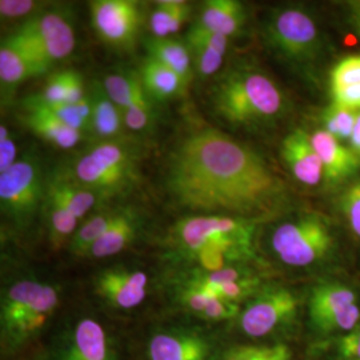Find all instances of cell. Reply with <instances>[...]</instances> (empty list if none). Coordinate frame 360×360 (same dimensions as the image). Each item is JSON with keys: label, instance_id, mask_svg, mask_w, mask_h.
<instances>
[{"label": "cell", "instance_id": "1", "mask_svg": "<svg viewBox=\"0 0 360 360\" xmlns=\"http://www.w3.org/2000/svg\"><path fill=\"white\" fill-rule=\"evenodd\" d=\"M165 186L191 215L263 219L290 206L288 187L251 147L215 129L184 136L168 156Z\"/></svg>", "mask_w": 360, "mask_h": 360}, {"label": "cell", "instance_id": "2", "mask_svg": "<svg viewBox=\"0 0 360 360\" xmlns=\"http://www.w3.org/2000/svg\"><path fill=\"white\" fill-rule=\"evenodd\" d=\"M208 102L212 114L229 127L252 132L275 129L292 107L283 87L250 59L235 62L217 77Z\"/></svg>", "mask_w": 360, "mask_h": 360}, {"label": "cell", "instance_id": "3", "mask_svg": "<svg viewBox=\"0 0 360 360\" xmlns=\"http://www.w3.org/2000/svg\"><path fill=\"white\" fill-rule=\"evenodd\" d=\"M262 38L272 55L303 77H314L327 58V35L318 15L306 6L274 8L263 22Z\"/></svg>", "mask_w": 360, "mask_h": 360}, {"label": "cell", "instance_id": "4", "mask_svg": "<svg viewBox=\"0 0 360 360\" xmlns=\"http://www.w3.org/2000/svg\"><path fill=\"white\" fill-rule=\"evenodd\" d=\"M142 151L129 138L91 143L70 172L96 195L99 206L132 193L142 179Z\"/></svg>", "mask_w": 360, "mask_h": 360}, {"label": "cell", "instance_id": "5", "mask_svg": "<svg viewBox=\"0 0 360 360\" xmlns=\"http://www.w3.org/2000/svg\"><path fill=\"white\" fill-rule=\"evenodd\" d=\"M271 252L291 269H312L334 257L338 236L334 223L319 211H299L278 221L271 230Z\"/></svg>", "mask_w": 360, "mask_h": 360}, {"label": "cell", "instance_id": "6", "mask_svg": "<svg viewBox=\"0 0 360 360\" xmlns=\"http://www.w3.org/2000/svg\"><path fill=\"white\" fill-rule=\"evenodd\" d=\"M257 220L229 215H187L169 230L168 240L180 259L210 248L233 250L257 257Z\"/></svg>", "mask_w": 360, "mask_h": 360}, {"label": "cell", "instance_id": "7", "mask_svg": "<svg viewBox=\"0 0 360 360\" xmlns=\"http://www.w3.org/2000/svg\"><path fill=\"white\" fill-rule=\"evenodd\" d=\"M55 285L25 278L13 282L1 297V331L6 342L18 347L38 335L59 307Z\"/></svg>", "mask_w": 360, "mask_h": 360}, {"label": "cell", "instance_id": "8", "mask_svg": "<svg viewBox=\"0 0 360 360\" xmlns=\"http://www.w3.org/2000/svg\"><path fill=\"white\" fill-rule=\"evenodd\" d=\"M46 176L38 159L25 156L13 167L0 174V208L1 215L16 229L28 227L41 211Z\"/></svg>", "mask_w": 360, "mask_h": 360}, {"label": "cell", "instance_id": "9", "mask_svg": "<svg viewBox=\"0 0 360 360\" xmlns=\"http://www.w3.org/2000/svg\"><path fill=\"white\" fill-rule=\"evenodd\" d=\"M8 38L47 72L75 50V32L63 15L46 13L27 20Z\"/></svg>", "mask_w": 360, "mask_h": 360}, {"label": "cell", "instance_id": "10", "mask_svg": "<svg viewBox=\"0 0 360 360\" xmlns=\"http://www.w3.org/2000/svg\"><path fill=\"white\" fill-rule=\"evenodd\" d=\"M300 299L295 291L279 284H264L238 316L243 334L260 339L278 333L295 321Z\"/></svg>", "mask_w": 360, "mask_h": 360}, {"label": "cell", "instance_id": "11", "mask_svg": "<svg viewBox=\"0 0 360 360\" xmlns=\"http://www.w3.org/2000/svg\"><path fill=\"white\" fill-rule=\"evenodd\" d=\"M91 23L99 39L114 50L129 51L142 31L143 6L135 0H95L90 3Z\"/></svg>", "mask_w": 360, "mask_h": 360}, {"label": "cell", "instance_id": "12", "mask_svg": "<svg viewBox=\"0 0 360 360\" xmlns=\"http://www.w3.org/2000/svg\"><path fill=\"white\" fill-rule=\"evenodd\" d=\"M181 282L207 288L236 306L247 303L264 285L250 264H236L215 272L187 270Z\"/></svg>", "mask_w": 360, "mask_h": 360}, {"label": "cell", "instance_id": "13", "mask_svg": "<svg viewBox=\"0 0 360 360\" xmlns=\"http://www.w3.org/2000/svg\"><path fill=\"white\" fill-rule=\"evenodd\" d=\"M94 285L96 294L117 309H136L148 295V276L136 269H105L96 275Z\"/></svg>", "mask_w": 360, "mask_h": 360}, {"label": "cell", "instance_id": "14", "mask_svg": "<svg viewBox=\"0 0 360 360\" xmlns=\"http://www.w3.org/2000/svg\"><path fill=\"white\" fill-rule=\"evenodd\" d=\"M281 156L291 176L303 187H326L322 160L311 142L309 132L292 129L281 144Z\"/></svg>", "mask_w": 360, "mask_h": 360}, {"label": "cell", "instance_id": "15", "mask_svg": "<svg viewBox=\"0 0 360 360\" xmlns=\"http://www.w3.org/2000/svg\"><path fill=\"white\" fill-rule=\"evenodd\" d=\"M359 303L358 292L342 281L326 278L309 288L307 315L312 331L321 334L323 327L338 314L352 304Z\"/></svg>", "mask_w": 360, "mask_h": 360}, {"label": "cell", "instance_id": "16", "mask_svg": "<svg viewBox=\"0 0 360 360\" xmlns=\"http://www.w3.org/2000/svg\"><path fill=\"white\" fill-rule=\"evenodd\" d=\"M311 142L322 160L326 187H340L354 180L360 171V159L348 144L338 141L324 129H314Z\"/></svg>", "mask_w": 360, "mask_h": 360}, {"label": "cell", "instance_id": "17", "mask_svg": "<svg viewBox=\"0 0 360 360\" xmlns=\"http://www.w3.org/2000/svg\"><path fill=\"white\" fill-rule=\"evenodd\" d=\"M208 338L193 330H166L151 336L150 360H208L212 355Z\"/></svg>", "mask_w": 360, "mask_h": 360}, {"label": "cell", "instance_id": "18", "mask_svg": "<svg viewBox=\"0 0 360 360\" xmlns=\"http://www.w3.org/2000/svg\"><path fill=\"white\" fill-rule=\"evenodd\" d=\"M63 360H115L103 324L92 318L77 321L67 339Z\"/></svg>", "mask_w": 360, "mask_h": 360}, {"label": "cell", "instance_id": "19", "mask_svg": "<svg viewBox=\"0 0 360 360\" xmlns=\"http://www.w3.org/2000/svg\"><path fill=\"white\" fill-rule=\"evenodd\" d=\"M176 295L183 309L206 322H224L240 314L239 306L229 303L212 291L195 284L180 282Z\"/></svg>", "mask_w": 360, "mask_h": 360}, {"label": "cell", "instance_id": "20", "mask_svg": "<svg viewBox=\"0 0 360 360\" xmlns=\"http://www.w3.org/2000/svg\"><path fill=\"white\" fill-rule=\"evenodd\" d=\"M186 38L193 58V72L205 79L217 75L224 62L230 39L193 25Z\"/></svg>", "mask_w": 360, "mask_h": 360}, {"label": "cell", "instance_id": "21", "mask_svg": "<svg viewBox=\"0 0 360 360\" xmlns=\"http://www.w3.org/2000/svg\"><path fill=\"white\" fill-rule=\"evenodd\" d=\"M90 98L91 119L87 135H91L94 142L127 138L126 132L129 129L124 124L123 114L110 99L103 84H95L91 90Z\"/></svg>", "mask_w": 360, "mask_h": 360}, {"label": "cell", "instance_id": "22", "mask_svg": "<svg viewBox=\"0 0 360 360\" xmlns=\"http://www.w3.org/2000/svg\"><path fill=\"white\" fill-rule=\"evenodd\" d=\"M23 105L25 111L20 116L22 123L44 142L60 150H70L84 139L86 135L83 132L70 129L46 110L27 102H23Z\"/></svg>", "mask_w": 360, "mask_h": 360}, {"label": "cell", "instance_id": "23", "mask_svg": "<svg viewBox=\"0 0 360 360\" xmlns=\"http://www.w3.org/2000/svg\"><path fill=\"white\" fill-rule=\"evenodd\" d=\"M245 6L236 0H208L193 26L232 38L240 34L247 23Z\"/></svg>", "mask_w": 360, "mask_h": 360}, {"label": "cell", "instance_id": "24", "mask_svg": "<svg viewBox=\"0 0 360 360\" xmlns=\"http://www.w3.org/2000/svg\"><path fill=\"white\" fill-rule=\"evenodd\" d=\"M46 187L55 193L79 221L99 206L96 195L80 184L68 167L55 168L46 176Z\"/></svg>", "mask_w": 360, "mask_h": 360}, {"label": "cell", "instance_id": "25", "mask_svg": "<svg viewBox=\"0 0 360 360\" xmlns=\"http://www.w3.org/2000/svg\"><path fill=\"white\" fill-rule=\"evenodd\" d=\"M141 227L142 217L139 212L134 208L122 207L115 221L104 232L103 236L91 247L86 257L94 259L115 257L135 240Z\"/></svg>", "mask_w": 360, "mask_h": 360}, {"label": "cell", "instance_id": "26", "mask_svg": "<svg viewBox=\"0 0 360 360\" xmlns=\"http://www.w3.org/2000/svg\"><path fill=\"white\" fill-rule=\"evenodd\" d=\"M138 74L143 89L153 102H166L174 99L188 87L176 72L151 56L143 62Z\"/></svg>", "mask_w": 360, "mask_h": 360}, {"label": "cell", "instance_id": "27", "mask_svg": "<svg viewBox=\"0 0 360 360\" xmlns=\"http://www.w3.org/2000/svg\"><path fill=\"white\" fill-rule=\"evenodd\" d=\"M35 65L25 52L8 38L1 41L0 47V80L3 94L16 89L20 83L31 77L41 75Z\"/></svg>", "mask_w": 360, "mask_h": 360}, {"label": "cell", "instance_id": "28", "mask_svg": "<svg viewBox=\"0 0 360 360\" xmlns=\"http://www.w3.org/2000/svg\"><path fill=\"white\" fill-rule=\"evenodd\" d=\"M43 218L49 231V240L53 248H59L70 242L80 224L77 217L65 203L46 187L44 202L41 207Z\"/></svg>", "mask_w": 360, "mask_h": 360}, {"label": "cell", "instance_id": "29", "mask_svg": "<svg viewBox=\"0 0 360 360\" xmlns=\"http://www.w3.org/2000/svg\"><path fill=\"white\" fill-rule=\"evenodd\" d=\"M147 50L151 58L167 65L187 86L190 84L193 75V58L186 41L174 38H151L147 40Z\"/></svg>", "mask_w": 360, "mask_h": 360}, {"label": "cell", "instance_id": "30", "mask_svg": "<svg viewBox=\"0 0 360 360\" xmlns=\"http://www.w3.org/2000/svg\"><path fill=\"white\" fill-rule=\"evenodd\" d=\"M120 208H102L90 218L84 219L70 240V252L77 257H86L91 250L115 221Z\"/></svg>", "mask_w": 360, "mask_h": 360}, {"label": "cell", "instance_id": "31", "mask_svg": "<svg viewBox=\"0 0 360 360\" xmlns=\"http://www.w3.org/2000/svg\"><path fill=\"white\" fill-rule=\"evenodd\" d=\"M190 13L191 6L187 1H156L155 10L150 15L148 20L153 38H171L184 25Z\"/></svg>", "mask_w": 360, "mask_h": 360}, {"label": "cell", "instance_id": "32", "mask_svg": "<svg viewBox=\"0 0 360 360\" xmlns=\"http://www.w3.org/2000/svg\"><path fill=\"white\" fill-rule=\"evenodd\" d=\"M27 103L38 105L40 108L46 110L51 115L58 117L60 122H63L65 126L70 129H75L79 132H83L87 135L90 127L91 119V98L90 94L86 99H83L79 103H41L35 96L27 98Z\"/></svg>", "mask_w": 360, "mask_h": 360}, {"label": "cell", "instance_id": "33", "mask_svg": "<svg viewBox=\"0 0 360 360\" xmlns=\"http://www.w3.org/2000/svg\"><path fill=\"white\" fill-rule=\"evenodd\" d=\"M314 352L316 360H360V323L347 334L323 339Z\"/></svg>", "mask_w": 360, "mask_h": 360}, {"label": "cell", "instance_id": "34", "mask_svg": "<svg viewBox=\"0 0 360 360\" xmlns=\"http://www.w3.org/2000/svg\"><path fill=\"white\" fill-rule=\"evenodd\" d=\"M103 87L110 99L123 111L143 90L142 82L138 72H119L104 77Z\"/></svg>", "mask_w": 360, "mask_h": 360}, {"label": "cell", "instance_id": "35", "mask_svg": "<svg viewBox=\"0 0 360 360\" xmlns=\"http://www.w3.org/2000/svg\"><path fill=\"white\" fill-rule=\"evenodd\" d=\"M356 114L358 111L331 103L321 111L319 129H324L342 143H348L354 131Z\"/></svg>", "mask_w": 360, "mask_h": 360}, {"label": "cell", "instance_id": "36", "mask_svg": "<svg viewBox=\"0 0 360 360\" xmlns=\"http://www.w3.org/2000/svg\"><path fill=\"white\" fill-rule=\"evenodd\" d=\"M291 349L284 343L231 348L219 360H291Z\"/></svg>", "mask_w": 360, "mask_h": 360}, {"label": "cell", "instance_id": "37", "mask_svg": "<svg viewBox=\"0 0 360 360\" xmlns=\"http://www.w3.org/2000/svg\"><path fill=\"white\" fill-rule=\"evenodd\" d=\"M338 210L349 231L360 239V178L351 180L338 199Z\"/></svg>", "mask_w": 360, "mask_h": 360}, {"label": "cell", "instance_id": "38", "mask_svg": "<svg viewBox=\"0 0 360 360\" xmlns=\"http://www.w3.org/2000/svg\"><path fill=\"white\" fill-rule=\"evenodd\" d=\"M153 101L143 89L135 101L123 111L124 124L129 131L143 132L153 124Z\"/></svg>", "mask_w": 360, "mask_h": 360}, {"label": "cell", "instance_id": "39", "mask_svg": "<svg viewBox=\"0 0 360 360\" xmlns=\"http://www.w3.org/2000/svg\"><path fill=\"white\" fill-rule=\"evenodd\" d=\"M360 84V55H348L335 63L328 72L330 92Z\"/></svg>", "mask_w": 360, "mask_h": 360}, {"label": "cell", "instance_id": "40", "mask_svg": "<svg viewBox=\"0 0 360 360\" xmlns=\"http://www.w3.org/2000/svg\"><path fill=\"white\" fill-rule=\"evenodd\" d=\"M71 75L72 70H65L52 74L51 77L47 79L41 92L34 96L41 103H65Z\"/></svg>", "mask_w": 360, "mask_h": 360}, {"label": "cell", "instance_id": "41", "mask_svg": "<svg viewBox=\"0 0 360 360\" xmlns=\"http://www.w3.org/2000/svg\"><path fill=\"white\" fill-rule=\"evenodd\" d=\"M18 162V150L8 127L0 124V174L6 172Z\"/></svg>", "mask_w": 360, "mask_h": 360}, {"label": "cell", "instance_id": "42", "mask_svg": "<svg viewBox=\"0 0 360 360\" xmlns=\"http://www.w3.org/2000/svg\"><path fill=\"white\" fill-rule=\"evenodd\" d=\"M40 7V3L32 0H1L0 15L6 19H16L34 13Z\"/></svg>", "mask_w": 360, "mask_h": 360}, {"label": "cell", "instance_id": "43", "mask_svg": "<svg viewBox=\"0 0 360 360\" xmlns=\"http://www.w3.org/2000/svg\"><path fill=\"white\" fill-rule=\"evenodd\" d=\"M339 7L348 28L360 40V0H346L339 3Z\"/></svg>", "mask_w": 360, "mask_h": 360}, {"label": "cell", "instance_id": "44", "mask_svg": "<svg viewBox=\"0 0 360 360\" xmlns=\"http://www.w3.org/2000/svg\"><path fill=\"white\" fill-rule=\"evenodd\" d=\"M348 147L354 151V154L356 155L360 159V111L356 114V120H355V126L352 135L348 141Z\"/></svg>", "mask_w": 360, "mask_h": 360}]
</instances>
